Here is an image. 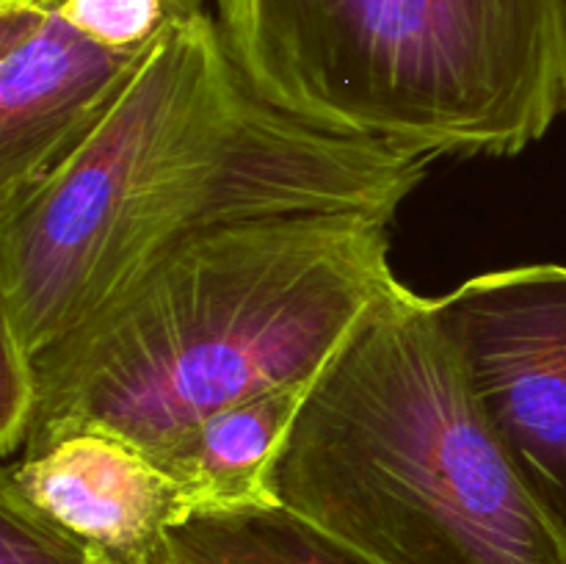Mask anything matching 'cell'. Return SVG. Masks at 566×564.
<instances>
[{"mask_svg":"<svg viewBox=\"0 0 566 564\" xmlns=\"http://www.w3.org/2000/svg\"><path fill=\"white\" fill-rule=\"evenodd\" d=\"M434 160L285 114L208 11L175 22L81 147L0 210V326L36 357L202 232L298 213L392 221Z\"/></svg>","mask_w":566,"mask_h":564,"instance_id":"6da1fadb","label":"cell"},{"mask_svg":"<svg viewBox=\"0 0 566 564\" xmlns=\"http://www.w3.org/2000/svg\"><path fill=\"white\" fill-rule=\"evenodd\" d=\"M390 224L274 216L171 249L33 357L39 404L22 451L103 426L155 453L232 404L313 382L401 288Z\"/></svg>","mask_w":566,"mask_h":564,"instance_id":"7a4b0ae2","label":"cell"},{"mask_svg":"<svg viewBox=\"0 0 566 564\" xmlns=\"http://www.w3.org/2000/svg\"><path fill=\"white\" fill-rule=\"evenodd\" d=\"M274 492L374 564H566V531L486 418L437 299L407 285L315 376Z\"/></svg>","mask_w":566,"mask_h":564,"instance_id":"3957f363","label":"cell"},{"mask_svg":"<svg viewBox=\"0 0 566 564\" xmlns=\"http://www.w3.org/2000/svg\"><path fill=\"white\" fill-rule=\"evenodd\" d=\"M254 92L340 136L509 158L566 111L564 0H216Z\"/></svg>","mask_w":566,"mask_h":564,"instance_id":"277c9868","label":"cell"},{"mask_svg":"<svg viewBox=\"0 0 566 564\" xmlns=\"http://www.w3.org/2000/svg\"><path fill=\"white\" fill-rule=\"evenodd\" d=\"M437 310L486 418L566 531V265L470 276Z\"/></svg>","mask_w":566,"mask_h":564,"instance_id":"5b68a950","label":"cell"},{"mask_svg":"<svg viewBox=\"0 0 566 564\" xmlns=\"http://www.w3.org/2000/svg\"><path fill=\"white\" fill-rule=\"evenodd\" d=\"M149 50H111L50 6L0 0V210L81 147Z\"/></svg>","mask_w":566,"mask_h":564,"instance_id":"8992f818","label":"cell"},{"mask_svg":"<svg viewBox=\"0 0 566 564\" xmlns=\"http://www.w3.org/2000/svg\"><path fill=\"white\" fill-rule=\"evenodd\" d=\"M0 498L114 564H147L160 540L191 520L177 481L103 426L22 451L3 468Z\"/></svg>","mask_w":566,"mask_h":564,"instance_id":"52a82bcc","label":"cell"},{"mask_svg":"<svg viewBox=\"0 0 566 564\" xmlns=\"http://www.w3.org/2000/svg\"><path fill=\"white\" fill-rule=\"evenodd\" d=\"M313 382L232 404L149 453L177 481L191 520L280 506L276 457Z\"/></svg>","mask_w":566,"mask_h":564,"instance_id":"ba28073f","label":"cell"},{"mask_svg":"<svg viewBox=\"0 0 566 564\" xmlns=\"http://www.w3.org/2000/svg\"><path fill=\"white\" fill-rule=\"evenodd\" d=\"M147 564H374L282 506L202 514L169 531Z\"/></svg>","mask_w":566,"mask_h":564,"instance_id":"9c48e42d","label":"cell"},{"mask_svg":"<svg viewBox=\"0 0 566 564\" xmlns=\"http://www.w3.org/2000/svg\"><path fill=\"white\" fill-rule=\"evenodd\" d=\"M59 11L94 42L122 53L149 50L177 20L169 0H33Z\"/></svg>","mask_w":566,"mask_h":564,"instance_id":"30bf717a","label":"cell"},{"mask_svg":"<svg viewBox=\"0 0 566 564\" xmlns=\"http://www.w3.org/2000/svg\"><path fill=\"white\" fill-rule=\"evenodd\" d=\"M0 451H22L39 404V379L33 354L0 326Z\"/></svg>","mask_w":566,"mask_h":564,"instance_id":"8fae6325","label":"cell"},{"mask_svg":"<svg viewBox=\"0 0 566 564\" xmlns=\"http://www.w3.org/2000/svg\"><path fill=\"white\" fill-rule=\"evenodd\" d=\"M0 564H114L0 498Z\"/></svg>","mask_w":566,"mask_h":564,"instance_id":"7c38bea8","label":"cell"},{"mask_svg":"<svg viewBox=\"0 0 566 564\" xmlns=\"http://www.w3.org/2000/svg\"><path fill=\"white\" fill-rule=\"evenodd\" d=\"M169 3H171V9H175L177 20L180 22L205 14V0H169Z\"/></svg>","mask_w":566,"mask_h":564,"instance_id":"4fadbf2b","label":"cell"},{"mask_svg":"<svg viewBox=\"0 0 566 564\" xmlns=\"http://www.w3.org/2000/svg\"><path fill=\"white\" fill-rule=\"evenodd\" d=\"M564 22H566V0H564Z\"/></svg>","mask_w":566,"mask_h":564,"instance_id":"5bb4252c","label":"cell"}]
</instances>
